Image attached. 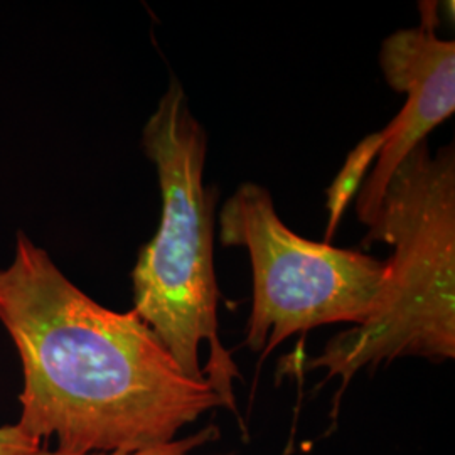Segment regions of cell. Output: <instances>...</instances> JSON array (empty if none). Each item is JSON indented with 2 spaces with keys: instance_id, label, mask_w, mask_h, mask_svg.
Masks as SVG:
<instances>
[{
  "instance_id": "6da1fadb",
  "label": "cell",
  "mask_w": 455,
  "mask_h": 455,
  "mask_svg": "<svg viewBox=\"0 0 455 455\" xmlns=\"http://www.w3.org/2000/svg\"><path fill=\"white\" fill-rule=\"evenodd\" d=\"M0 323L22 363L17 425L39 443L54 437L58 451L137 452L223 407L133 310L100 306L22 233L0 270Z\"/></svg>"
},
{
  "instance_id": "7a4b0ae2",
  "label": "cell",
  "mask_w": 455,
  "mask_h": 455,
  "mask_svg": "<svg viewBox=\"0 0 455 455\" xmlns=\"http://www.w3.org/2000/svg\"><path fill=\"white\" fill-rule=\"evenodd\" d=\"M142 146L157 169L163 216L132 272V310L182 373L206 379L223 407L236 411L233 381L240 371L218 336L220 289L212 259L218 195L203 180L208 133L180 82H171L150 115Z\"/></svg>"
},
{
  "instance_id": "3957f363",
  "label": "cell",
  "mask_w": 455,
  "mask_h": 455,
  "mask_svg": "<svg viewBox=\"0 0 455 455\" xmlns=\"http://www.w3.org/2000/svg\"><path fill=\"white\" fill-rule=\"evenodd\" d=\"M391 244L385 300L364 324L334 336L307 370L341 378L398 358H455V152L415 147L391 176L363 248Z\"/></svg>"
},
{
  "instance_id": "277c9868",
  "label": "cell",
  "mask_w": 455,
  "mask_h": 455,
  "mask_svg": "<svg viewBox=\"0 0 455 455\" xmlns=\"http://www.w3.org/2000/svg\"><path fill=\"white\" fill-rule=\"evenodd\" d=\"M223 246H243L253 268L246 346L267 358L297 332L364 324L388 291L390 263L364 251L309 242L276 214L270 193L244 182L220 212Z\"/></svg>"
},
{
  "instance_id": "5b68a950",
  "label": "cell",
  "mask_w": 455,
  "mask_h": 455,
  "mask_svg": "<svg viewBox=\"0 0 455 455\" xmlns=\"http://www.w3.org/2000/svg\"><path fill=\"white\" fill-rule=\"evenodd\" d=\"M437 2H420V24L388 36L379 51L387 82L407 101L388 127L366 137L347 157L329 189L331 242L347 203L358 189L359 221L374 223L391 176L427 135L455 112V43L440 39Z\"/></svg>"
},
{
  "instance_id": "8992f818",
  "label": "cell",
  "mask_w": 455,
  "mask_h": 455,
  "mask_svg": "<svg viewBox=\"0 0 455 455\" xmlns=\"http://www.w3.org/2000/svg\"><path fill=\"white\" fill-rule=\"evenodd\" d=\"M220 437V432L214 425L206 427L204 430L197 432L195 435H189L186 439H176L169 443H163V445H156V447H148V449H142L137 452H92V454H76V452H63V451H43L37 449L34 454L31 455H191L195 452L196 449L203 447L204 443L212 442ZM229 455V454H220Z\"/></svg>"
},
{
  "instance_id": "52a82bcc",
  "label": "cell",
  "mask_w": 455,
  "mask_h": 455,
  "mask_svg": "<svg viewBox=\"0 0 455 455\" xmlns=\"http://www.w3.org/2000/svg\"><path fill=\"white\" fill-rule=\"evenodd\" d=\"M41 443L26 435L19 425L0 427V455H31Z\"/></svg>"
}]
</instances>
